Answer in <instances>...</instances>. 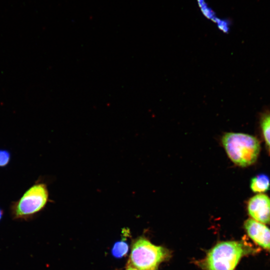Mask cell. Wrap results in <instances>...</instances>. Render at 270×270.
<instances>
[{
	"label": "cell",
	"instance_id": "cell-1",
	"mask_svg": "<svg viewBox=\"0 0 270 270\" xmlns=\"http://www.w3.org/2000/svg\"><path fill=\"white\" fill-rule=\"evenodd\" d=\"M255 250L242 242H220L209 251L202 266L204 270H234L242 258Z\"/></svg>",
	"mask_w": 270,
	"mask_h": 270
},
{
	"label": "cell",
	"instance_id": "cell-2",
	"mask_svg": "<svg viewBox=\"0 0 270 270\" xmlns=\"http://www.w3.org/2000/svg\"><path fill=\"white\" fill-rule=\"evenodd\" d=\"M224 150L236 165L245 167L254 164L260 150L258 140L255 136L240 132H226L222 138Z\"/></svg>",
	"mask_w": 270,
	"mask_h": 270
},
{
	"label": "cell",
	"instance_id": "cell-3",
	"mask_svg": "<svg viewBox=\"0 0 270 270\" xmlns=\"http://www.w3.org/2000/svg\"><path fill=\"white\" fill-rule=\"evenodd\" d=\"M48 200L46 184L36 181L17 200L10 206V214L14 220H28L42 211Z\"/></svg>",
	"mask_w": 270,
	"mask_h": 270
},
{
	"label": "cell",
	"instance_id": "cell-4",
	"mask_svg": "<svg viewBox=\"0 0 270 270\" xmlns=\"http://www.w3.org/2000/svg\"><path fill=\"white\" fill-rule=\"evenodd\" d=\"M168 256V252L165 248L155 246L144 238H140L132 245L128 266L138 270H157L160 263Z\"/></svg>",
	"mask_w": 270,
	"mask_h": 270
},
{
	"label": "cell",
	"instance_id": "cell-5",
	"mask_svg": "<svg viewBox=\"0 0 270 270\" xmlns=\"http://www.w3.org/2000/svg\"><path fill=\"white\" fill-rule=\"evenodd\" d=\"M248 211L252 219L265 224H270V198L264 194H258L248 201Z\"/></svg>",
	"mask_w": 270,
	"mask_h": 270
},
{
	"label": "cell",
	"instance_id": "cell-6",
	"mask_svg": "<svg viewBox=\"0 0 270 270\" xmlns=\"http://www.w3.org/2000/svg\"><path fill=\"white\" fill-rule=\"evenodd\" d=\"M244 227L249 237L258 245L270 252V228L252 218L248 219Z\"/></svg>",
	"mask_w": 270,
	"mask_h": 270
},
{
	"label": "cell",
	"instance_id": "cell-7",
	"mask_svg": "<svg viewBox=\"0 0 270 270\" xmlns=\"http://www.w3.org/2000/svg\"><path fill=\"white\" fill-rule=\"evenodd\" d=\"M250 188L253 192L258 194H262L270 190V178L265 174L254 176L250 180Z\"/></svg>",
	"mask_w": 270,
	"mask_h": 270
},
{
	"label": "cell",
	"instance_id": "cell-8",
	"mask_svg": "<svg viewBox=\"0 0 270 270\" xmlns=\"http://www.w3.org/2000/svg\"><path fill=\"white\" fill-rule=\"evenodd\" d=\"M260 127L266 146L270 152V111L260 114Z\"/></svg>",
	"mask_w": 270,
	"mask_h": 270
},
{
	"label": "cell",
	"instance_id": "cell-9",
	"mask_svg": "<svg viewBox=\"0 0 270 270\" xmlns=\"http://www.w3.org/2000/svg\"><path fill=\"white\" fill-rule=\"evenodd\" d=\"M196 1L198 6L204 16L214 23L218 16L216 15V12L208 4L206 0H196Z\"/></svg>",
	"mask_w": 270,
	"mask_h": 270
},
{
	"label": "cell",
	"instance_id": "cell-10",
	"mask_svg": "<svg viewBox=\"0 0 270 270\" xmlns=\"http://www.w3.org/2000/svg\"><path fill=\"white\" fill-rule=\"evenodd\" d=\"M128 250V246L126 242L121 240L116 242L112 248V254L115 258H122L125 256Z\"/></svg>",
	"mask_w": 270,
	"mask_h": 270
},
{
	"label": "cell",
	"instance_id": "cell-11",
	"mask_svg": "<svg viewBox=\"0 0 270 270\" xmlns=\"http://www.w3.org/2000/svg\"><path fill=\"white\" fill-rule=\"evenodd\" d=\"M10 152L5 148H0V168H3L8 166L11 160Z\"/></svg>",
	"mask_w": 270,
	"mask_h": 270
},
{
	"label": "cell",
	"instance_id": "cell-12",
	"mask_svg": "<svg viewBox=\"0 0 270 270\" xmlns=\"http://www.w3.org/2000/svg\"><path fill=\"white\" fill-rule=\"evenodd\" d=\"M214 24L217 28L224 33L228 32L231 25L230 22L228 18L218 17Z\"/></svg>",
	"mask_w": 270,
	"mask_h": 270
},
{
	"label": "cell",
	"instance_id": "cell-13",
	"mask_svg": "<svg viewBox=\"0 0 270 270\" xmlns=\"http://www.w3.org/2000/svg\"><path fill=\"white\" fill-rule=\"evenodd\" d=\"M4 214V211L2 208L0 207V222L2 220Z\"/></svg>",
	"mask_w": 270,
	"mask_h": 270
},
{
	"label": "cell",
	"instance_id": "cell-14",
	"mask_svg": "<svg viewBox=\"0 0 270 270\" xmlns=\"http://www.w3.org/2000/svg\"><path fill=\"white\" fill-rule=\"evenodd\" d=\"M126 270H138L135 268H134L132 267H131V266H128L127 268H126Z\"/></svg>",
	"mask_w": 270,
	"mask_h": 270
}]
</instances>
